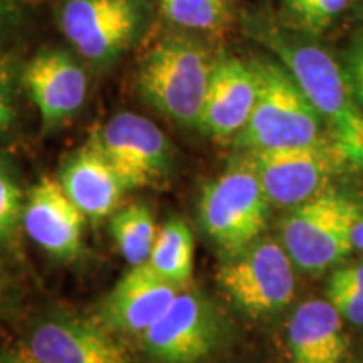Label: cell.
<instances>
[{"label": "cell", "instance_id": "6da1fadb", "mask_svg": "<svg viewBox=\"0 0 363 363\" xmlns=\"http://www.w3.org/2000/svg\"><path fill=\"white\" fill-rule=\"evenodd\" d=\"M264 40L291 72L326 131L350 158L353 169L363 170V108L343 67L323 48L278 30L266 34Z\"/></svg>", "mask_w": 363, "mask_h": 363}, {"label": "cell", "instance_id": "7a4b0ae2", "mask_svg": "<svg viewBox=\"0 0 363 363\" xmlns=\"http://www.w3.org/2000/svg\"><path fill=\"white\" fill-rule=\"evenodd\" d=\"M257 76V99L247 125L234 138L244 153L315 145L328 138L323 121L291 72L269 59L251 62Z\"/></svg>", "mask_w": 363, "mask_h": 363}, {"label": "cell", "instance_id": "3957f363", "mask_svg": "<svg viewBox=\"0 0 363 363\" xmlns=\"http://www.w3.org/2000/svg\"><path fill=\"white\" fill-rule=\"evenodd\" d=\"M216 59L206 45L185 35L157 43L138 71L143 101L184 126H199Z\"/></svg>", "mask_w": 363, "mask_h": 363}, {"label": "cell", "instance_id": "277c9868", "mask_svg": "<svg viewBox=\"0 0 363 363\" xmlns=\"http://www.w3.org/2000/svg\"><path fill=\"white\" fill-rule=\"evenodd\" d=\"M360 206L350 195L328 187L291 207L281 225V244L294 266L316 274L348 256Z\"/></svg>", "mask_w": 363, "mask_h": 363}, {"label": "cell", "instance_id": "5b68a950", "mask_svg": "<svg viewBox=\"0 0 363 363\" xmlns=\"http://www.w3.org/2000/svg\"><path fill=\"white\" fill-rule=\"evenodd\" d=\"M269 203L256 170L242 157L203 187L199 220L207 238L234 256L261 239Z\"/></svg>", "mask_w": 363, "mask_h": 363}, {"label": "cell", "instance_id": "8992f818", "mask_svg": "<svg viewBox=\"0 0 363 363\" xmlns=\"http://www.w3.org/2000/svg\"><path fill=\"white\" fill-rule=\"evenodd\" d=\"M259 177L271 203L294 207L331 187V180L353 165L331 136L315 145L251 152L244 155Z\"/></svg>", "mask_w": 363, "mask_h": 363}, {"label": "cell", "instance_id": "52a82bcc", "mask_svg": "<svg viewBox=\"0 0 363 363\" xmlns=\"http://www.w3.org/2000/svg\"><path fill=\"white\" fill-rule=\"evenodd\" d=\"M219 283L235 308L249 316L283 310L296 293L294 262L274 239H257L219 269Z\"/></svg>", "mask_w": 363, "mask_h": 363}, {"label": "cell", "instance_id": "ba28073f", "mask_svg": "<svg viewBox=\"0 0 363 363\" xmlns=\"http://www.w3.org/2000/svg\"><path fill=\"white\" fill-rule=\"evenodd\" d=\"M224 337L219 313L197 291H180L140 338L153 363H201L214 355Z\"/></svg>", "mask_w": 363, "mask_h": 363}, {"label": "cell", "instance_id": "9c48e42d", "mask_svg": "<svg viewBox=\"0 0 363 363\" xmlns=\"http://www.w3.org/2000/svg\"><path fill=\"white\" fill-rule=\"evenodd\" d=\"M143 19L142 0H66L61 29L81 56L108 65L133 44Z\"/></svg>", "mask_w": 363, "mask_h": 363}, {"label": "cell", "instance_id": "30bf717a", "mask_svg": "<svg viewBox=\"0 0 363 363\" xmlns=\"http://www.w3.org/2000/svg\"><path fill=\"white\" fill-rule=\"evenodd\" d=\"M88 142L108 158L128 190L157 184L170 170L172 150L165 133L135 113H118Z\"/></svg>", "mask_w": 363, "mask_h": 363}, {"label": "cell", "instance_id": "8fae6325", "mask_svg": "<svg viewBox=\"0 0 363 363\" xmlns=\"http://www.w3.org/2000/svg\"><path fill=\"white\" fill-rule=\"evenodd\" d=\"M26 353L40 363H133L113 331L71 316H51L33 330Z\"/></svg>", "mask_w": 363, "mask_h": 363}, {"label": "cell", "instance_id": "7c38bea8", "mask_svg": "<svg viewBox=\"0 0 363 363\" xmlns=\"http://www.w3.org/2000/svg\"><path fill=\"white\" fill-rule=\"evenodd\" d=\"M179 288L148 262L131 266L103 299L99 323L113 333L142 337L169 310L180 293Z\"/></svg>", "mask_w": 363, "mask_h": 363}, {"label": "cell", "instance_id": "4fadbf2b", "mask_svg": "<svg viewBox=\"0 0 363 363\" xmlns=\"http://www.w3.org/2000/svg\"><path fill=\"white\" fill-rule=\"evenodd\" d=\"M84 219L59 180H39L26 197L22 225L38 246L61 261L74 259L83 247Z\"/></svg>", "mask_w": 363, "mask_h": 363}, {"label": "cell", "instance_id": "5bb4252c", "mask_svg": "<svg viewBox=\"0 0 363 363\" xmlns=\"http://www.w3.org/2000/svg\"><path fill=\"white\" fill-rule=\"evenodd\" d=\"M24 84L45 128L65 123L79 111L88 94V78L74 57L65 51L39 52L26 66Z\"/></svg>", "mask_w": 363, "mask_h": 363}, {"label": "cell", "instance_id": "9a60e30c", "mask_svg": "<svg viewBox=\"0 0 363 363\" xmlns=\"http://www.w3.org/2000/svg\"><path fill=\"white\" fill-rule=\"evenodd\" d=\"M256 99L257 76L251 62L217 57L199 128L216 138H235L247 125Z\"/></svg>", "mask_w": 363, "mask_h": 363}, {"label": "cell", "instance_id": "2e32d148", "mask_svg": "<svg viewBox=\"0 0 363 363\" xmlns=\"http://www.w3.org/2000/svg\"><path fill=\"white\" fill-rule=\"evenodd\" d=\"M59 184L89 219L111 216L128 190L108 158L89 142L65 162Z\"/></svg>", "mask_w": 363, "mask_h": 363}, {"label": "cell", "instance_id": "e0dca14e", "mask_svg": "<svg viewBox=\"0 0 363 363\" xmlns=\"http://www.w3.org/2000/svg\"><path fill=\"white\" fill-rule=\"evenodd\" d=\"M343 321L328 299L301 303L286 330L293 363H343L348 350Z\"/></svg>", "mask_w": 363, "mask_h": 363}, {"label": "cell", "instance_id": "ac0fdd59", "mask_svg": "<svg viewBox=\"0 0 363 363\" xmlns=\"http://www.w3.org/2000/svg\"><path fill=\"white\" fill-rule=\"evenodd\" d=\"M194 234L182 219H170L157 233L148 264L177 286L187 284L194 272Z\"/></svg>", "mask_w": 363, "mask_h": 363}, {"label": "cell", "instance_id": "d6986e66", "mask_svg": "<svg viewBox=\"0 0 363 363\" xmlns=\"http://www.w3.org/2000/svg\"><path fill=\"white\" fill-rule=\"evenodd\" d=\"M110 233L130 266L148 262L158 230L147 206L133 203L115 212L110 220Z\"/></svg>", "mask_w": 363, "mask_h": 363}, {"label": "cell", "instance_id": "ffe728a7", "mask_svg": "<svg viewBox=\"0 0 363 363\" xmlns=\"http://www.w3.org/2000/svg\"><path fill=\"white\" fill-rule=\"evenodd\" d=\"M172 24L202 34H220L229 26L230 0H158Z\"/></svg>", "mask_w": 363, "mask_h": 363}, {"label": "cell", "instance_id": "44dd1931", "mask_svg": "<svg viewBox=\"0 0 363 363\" xmlns=\"http://www.w3.org/2000/svg\"><path fill=\"white\" fill-rule=\"evenodd\" d=\"M26 199L9 167L0 162V242L7 244L16 239L22 225Z\"/></svg>", "mask_w": 363, "mask_h": 363}, {"label": "cell", "instance_id": "7402d4cb", "mask_svg": "<svg viewBox=\"0 0 363 363\" xmlns=\"http://www.w3.org/2000/svg\"><path fill=\"white\" fill-rule=\"evenodd\" d=\"M348 4L350 0H293L286 2V6L303 27L321 30L337 19Z\"/></svg>", "mask_w": 363, "mask_h": 363}, {"label": "cell", "instance_id": "603a6c76", "mask_svg": "<svg viewBox=\"0 0 363 363\" xmlns=\"http://www.w3.org/2000/svg\"><path fill=\"white\" fill-rule=\"evenodd\" d=\"M328 301L335 306L348 323L355 326H363V293L358 291L350 284H345L342 281L331 278L328 279Z\"/></svg>", "mask_w": 363, "mask_h": 363}, {"label": "cell", "instance_id": "cb8c5ba5", "mask_svg": "<svg viewBox=\"0 0 363 363\" xmlns=\"http://www.w3.org/2000/svg\"><path fill=\"white\" fill-rule=\"evenodd\" d=\"M331 278L342 281L345 284H350L363 293V262L337 267V269L331 272Z\"/></svg>", "mask_w": 363, "mask_h": 363}, {"label": "cell", "instance_id": "d4e9b609", "mask_svg": "<svg viewBox=\"0 0 363 363\" xmlns=\"http://www.w3.org/2000/svg\"><path fill=\"white\" fill-rule=\"evenodd\" d=\"M13 118H16V111H13L11 93L6 86L0 83V140L11 130Z\"/></svg>", "mask_w": 363, "mask_h": 363}, {"label": "cell", "instance_id": "484cf974", "mask_svg": "<svg viewBox=\"0 0 363 363\" xmlns=\"http://www.w3.org/2000/svg\"><path fill=\"white\" fill-rule=\"evenodd\" d=\"M347 69H358L363 71V40L357 43L347 54Z\"/></svg>", "mask_w": 363, "mask_h": 363}, {"label": "cell", "instance_id": "4316f807", "mask_svg": "<svg viewBox=\"0 0 363 363\" xmlns=\"http://www.w3.org/2000/svg\"><path fill=\"white\" fill-rule=\"evenodd\" d=\"M11 279H9L6 269L0 264V310L7 305L9 299H11Z\"/></svg>", "mask_w": 363, "mask_h": 363}, {"label": "cell", "instance_id": "83f0119b", "mask_svg": "<svg viewBox=\"0 0 363 363\" xmlns=\"http://www.w3.org/2000/svg\"><path fill=\"white\" fill-rule=\"evenodd\" d=\"M353 247L363 252V207L357 219L355 229H353Z\"/></svg>", "mask_w": 363, "mask_h": 363}, {"label": "cell", "instance_id": "f1b7e54d", "mask_svg": "<svg viewBox=\"0 0 363 363\" xmlns=\"http://www.w3.org/2000/svg\"><path fill=\"white\" fill-rule=\"evenodd\" d=\"M17 363H40V362L34 360L33 357H29V355H27V353L24 352V353H22V355L17 357Z\"/></svg>", "mask_w": 363, "mask_h": 363}, {"label": "cell", "instance_id": "f546056e", "mask_svg": "<svg viewBox=\"0 0 363 363\" xmlns=\"http://www.w3.org/2000/svg\"><path fill=\"white\" fill-rule=\"evenodd\" d=\"M0 363H17V357L6 355V353H0Z\"/></svg>", "mask_w": 363, "mask_h": 363}, {"label": "cell", "instance_id": "4dcf8cb0", "mask_svg": "<svg viewBox=\"0 0 363 363\" xmlns=\"http://www.w3.org/2000/svg\"><path fill=\"white\" fill-rule=\"evenodd\" d=\"M6 12V4H4V0H0V16Z\"/></svg>", "mask_w": 363, "mask_h": 363}, {"label": "cell", "instance_id": "1f68e13d", "mask_svg": "<svg viewBox=\"0 0 363 363\" xmlns=\"http://www.w3.org/2000/svg\"><path fill=\"white\" fill-rule=\"evenodd\" d=\"M286 2H293V0H286Z\"/></svg>", "mask_w": 363, "mask_h": 363}, {"label": "cell", "instance_id": "d6a6232c", "mask_svg": "<svg viewBox=\"0 0 363 363\" xmlns=\"http://www.w3.org/2000/svg\"><path fill=\"white\" fill-rule=\"evenodd\" d=\"M360 363H363V362H360Z\"/></svg>", "mask_w": 363, "mask_h": 363}]
</instances>
